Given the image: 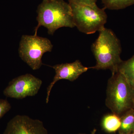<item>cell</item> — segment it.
Masks as SVG:
<instances>
[{"instance_id": "cell-17", "label": "cell", "mask_w": 134, "mask_h": 134, "mask_svg": "<svg viewBox=\"0 0 134 134\" xmlns=\"http://www.w3.org/2000/svg\"><path fill=\"white\" fill-rule=\"evenodd\" d=\"M134 134V133H133V134Z\"/></svg>"}, {"instance_id": "cell-7", "label": "cell", "mask_w": 134, "mask_h": 134, "mask_svg": "<svg viewBox=\"0 0 134 134\" xmlns=\"http://www.w3.org/2000/svg\"><path fill=\"white\" fill-rule=\"evenodd\" d=\"M3 134H48V131L40 120L18 115L8 122Z\"/></svg>"}, {"instance_id": "cell-3", "label": "cell", "mask_w": 134, "mask_h": 134, "mask_svg": "<svg viewBox=\"0 0 134 134\" xmlns=\"http://www.w3.org/2000/svg\"><path fill=\"white\" fill-rule=\"evenodd\" d=\"M112 74L107 84L106 105L120 117L134 109V88L118 70Z\"/></svg>"}, {"instance_id": "cell-2", "label": "cell", "mask_w": 134, "mask_h": 134, "mask_svg": "<svg viewBox=\"0 0 134 134\" xmlns=\"http://www.w3.org/2000/svg\"><path fill=\"white\" fill-rule=\"evenodd\" d=\"M98 38L92 45L91 49L96 64L91 68L96 70H117L122 61L120 58L121 47L117 36L110 29L105 27L99 31Z\"/></svg>"}, {"instance_id": "cell-16", "label": "cell", "mask_w": 134, "mask_h": 134, "mask_svg": "<svg viewBox=\"0 0 134 134\" xmlns=\"http://www.w3.org/2000/svg\"><path fill=\"white\" fill-rule=\"evenodd\" d=\"M83 134V133H81V134Z\"/></svg>"}, {"instance_id": "cell-1", "label": "cell", "mask_w": 134, "mask_h": 134, "mask_svg": "<svg viewBox=\"0 0 134 134\" xmlns=\"http://www.w3.org/2000/svg\"><path fill=\"white\" fill-rule=\"evenodd\" d=\"M37 12L38 25L34 30V35H37L41 26L46 28L48 33L51 35L62 27L75 26L70 5L63 0H43Z\"/></svg>"}, {"instance_id": "cell-15", "label": "cell", "mask_w": 134, "mask_h": 134, "mask_svg": "<svg viewBox=\"0 0 134 134\" xmlns=\"http://www.w3.org/2000/svg\"><path fill=\"white\" fill-rule=\"evenodd\" d=\"M96 132H97V130L94 129L92 131L91 134H96Z\"/></svg>"}, {"instance_id": "cell-9", "label": "cell", "mask_w": 134, "mask_h": 134, "mask_svg": "<svg viewBox=\"0 0 134 134\" xmlns=\"http://www.w3.org/2000/svg\"><path fill=\"white\" fill-rule=\"evenodd\" d=\"M119 134L134 133V109L129 110L120 117Z\"/></svg>"}, {"instance_id": "cell-8", "label": "cell", "mask_w": 134, "mask_h": 134, "mask_svg": "<svg viewBox=\"0 0 134 134\" xmlns=\"http://www.w3.org/2000/svg\"><path fill=\"white\" fill-rule=\"evenodd\" d=\"M55 70V75L53 81L48 85L47 91L46 103H48L51 90L55 83L61 79H66L73 82L82 74L87 72L91 68L84 66L79 60L70 63H62L51 66Z\"/></svg>"}, {"instance_id": "cell-5", "label": "cell", "mask_w": 134, "mask_h": 134, "mask_svg": "<svg viewBox=\"0 0 134 134\" xmlns=\"http://www.w3.org/2000/svg\"><path fill=\"white\" fill-rule=\"evenodd\" d=\"M53 45L46 38L37 35H23L19 43L18 52L20 58L33 70L39 69L45 53L51 52Z\"/></svg>"}, {"instance_id": "cell-4", "label": "cell", "mask_w": 134, "mask_h": 134, "mask_svg": "<svg viewBox=\"0 0 134 134\" xmlns=\"http://www.w3.org/2000/svg\"><path fill=\"white\" fill-rule=\"evenodd\" d=\"M72 9L75 26L79 31L87 34L99 31L107 21L104 8H100L97 4H80L69 1Z\"/></svg>"}, {"instance_id": "cell-10", "label": "cell", "mask_w": 134, "mask_h": 134, "mask_svg": "<svg viewBox=\"0 0 134 134\" xmlns=\"http://www.w3.org/2000/svg\"><path fill=\"white\" fill-rule=\"evenodd\" d=\"M121 123L120 117L112 113L104 116L101 121V126L105 132L113 133L119 130Z\"/></svg>"}, {"instance_id": "cell-12", "label": "cell", "mask_w": 134, "mask_h": 134, "mask_svg": "<svg viewBox=\"0 0 134 134\" xmlns=\"http://www.w3.org/2000/svg\"><path fill=\"white\" fill-rule=\"evenodd\" d=\"M105 9L110 10L123 9L134 5V0H102Z\"/></svg>"}, {"instance_id": "cell-6", "label": "cell", "mask_w": 134, "mask_h": 134, "mask_svg": "<svg viewBox=\"0 0 134 134\" xmlns=\"http://www.w3.org/2000/svg\"><path fill=\"white\" fill-rule=\"evenodd\" d=\"M42 84V80L39 78L31 74H26L12 79L3 93L8 97L22 99L36 96Z\"/></svg>"}, {"instance_id": "cell-11", "label": "cell", "mask_w": 134, "mask_h": 134, "mask_svg": "<svg viewBox=\"0 0 134 134\" xmlns=\"http://www.w3.org/2000/svg\"><path fill=\"white\" fill-rule=\"evenodd\" d=\"M117 70L124 75L134 88V55L126 61H122Z\"/></svg>"}, {"instance_id": "cell-13", "label": "cell", "mask_w": 134, "mask_h": 134, "mask_svg": "<svg viewBox=\"0 0 134 134\" xmlns=\"http://www.w3.org/2000/svg\"><path fill=\"white\" fill-rule=\"evenodd\" d=\"M11 105L7 99H0V119L9 111Z\"/></svg>"}, {"instance_id": "cell-14", "label": "cell", "mask_w": 134, "mask_h": 134, "mask_svg": "<svg viewBox=\"0 0 134 134\" xmlns=\"http://www.w3.org/2000/svg\"><path fill=\"white\" fill-rule=\"evenodd\" d=\"M75 3L86 5H94L96 4L97 0H68Z\"/></svg>"}]
</instances>
